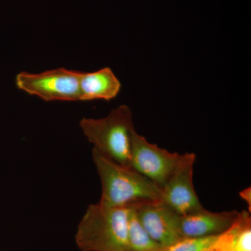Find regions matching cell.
Masks as SVG:
<instances>
[{
    "mask_svg": "<svg viewBox=\"0 0 251 251\" xmlns=\"http://www.w3.org/2000/svg\"><path fill=\"white\" fill-rule=\"evenodd\" d=\"M92 159L101 182L99 202L125 207L136 203L161 201V188L133 168L119 164L94 149Z\"/></svg>",
    "mask_w": 251,
    "mask_h": 251,
    "instance_id": "obj_1",
    "label": "cell"
},
{
    "mask_svg": "<svg viewBox=\"0 0 251 251\" xmlns=\"http://www.w3.org/2000/svg\"><path fill=\"white\" fill-rule=\"evenodd\" d=\"M128 206L91 204L77 226V247L82 251H128Z\"/></svg>",
    "mask_w": 251,
    "mask_h": 251,
    "instance_id": "obj_2",
    "label": "cell"
},
{
    "mask_svg": "<svg viewBox=\"0 0 251 251\" xmlns=\"http://www.w3.org/2000/svg\"><path fill=\"white\" fill-rule=\"evenodd\" d=\"M80 126L94 150L122 166L129 167L130 140L135 130L129 107L122 105L102 119L83 118Z\"/></svg>",
    "mask_w": 251,
    "mask_h": 251,
    "instance_id": "obj_3",
    "label": "cell"
},
{
    "mask_svg": "<svg viewBox=\"0 0 251 251\" xmlns=\"http://www.w3.org/2000/svg\"><path fill=\"white\" fill-rule=\"evenodd\" d=\"M80 72L64 68L41 74L21 72L16 77L19 90L46 101L80 100Z\"/></svg>",
    "mask_w": 251,
    "mask_h": 251,
    "instance_id": "obj_4",
    "label": "cell"
},
{
    "mask_svg": "<svg viewBox=\"0 0 251 251\" xmlns=\"http://www.w3.org/2000/svg\"><path fill=\"white\" fill-rule=\"evenodd\" d=\"M181 155L149 143L135 130L132 132L129 167L160 188L174 171Z\"/></svg>",
    "mask_w": 251,
    "mask_h": 251,
    "instance_id": "obj_5",
    "label": "cell"
},
{
    "mask_svg": "<svg viewBox=\"0 0 251 251\" xmlns=\"http://www.w3.org/2000/svg\"><path fill=\"white\" fill-rule=\"evenodd\" d=\"M195 161V153L181 154L174 171L161 188L162 202L180 216L204 209L193 184Z\"/></svg>",
    "mask_w": 251,
    "mask_h": 251,
    "instance_id": "obj_6",
    "label": "cell"
},
{
    "mask_svg": "<svg viewBox=\"0 0 251 251\" xmlns=\"http://www.w3.org/2000/svg\"><path fill=\"white\" fill-rule=\"evenodd\" d=\"M144 228L161 247H168L182 237L177 228L179 214L161 201L131 204Z\"/></svg>",
    "mask_w": 251,
    "mask_h": 251,
    "instance_id": "obj_7",
    "label": "cell"
},
{
    "mask_svg": "<svg viewBox=\"0 0 251 251\" xmlns=\"http://www.w3.org/2000/svg\"><path fill=\"white\" fill-rule=\"evenodd\" d=\"M237 211L211 212L204 209L188 215L178 216L177 228L184 238L214 237L224 233L237 221Z\"/></svg>",
    "mask_w": 251,
    "mask_h": 251,
    "instance_id": "obj_8",
    "label": "cell"
},
{
    "mask_svg": "<svg viewBox=\"0 0 251 251\" xmlns=\"http://www.w3.org/2000/svg\"><path fill=\"white\" fill-rule=\"evenodd\" d=\"M121 83L109 67L92 73L80 72V100H110L118 95Z\"/></svg>",
    "mask_w": 251,
    "mask_h": 251,
    "instance_id": "obj_9",
    "label": "cell"
},
{
    "mask_svg": "<svg viewBox=\"0 0 251 251\" xmlns=\"http://www.w3.org/2000/svg\"><path fill=\"white\" fill-rule=\"evenodd\" d=\"M127 237L128 251H156L162 248L144 228L131 205L128 206Z\"/></svg>",
    "mask_w": 251,
    "mask_h": 251,
    "instance_id": "obj_10",
    "label": "cell"
},
{
    "mask_svg": "<svg viewBox=\"0 0 251 251\" xmlns=\"http://www.w3.org/2000/svg\"><path fill=\"white\" fill-rule=\"evenodd\" d=\"M233 249L234 251H251V219L249 211H242L239 214Z\"/></svg>",
    "mask_w": 251,
    "mask_h": 251,
    "instance_id": "obj_11",
    "label": "cell"
},
{
    "mask_svg": "<svg viewBox=\"0 0 251 251\" xmlns=\"http://www.w3.org/2000/svg\"><path fill=\"white\" fill-rule=\"evenodd\" d=\"M217 236L202 238H182L168 247L156 251H204L215 240Z\"/></svg>",
    "mask_w": 251,
    "mask_h": 251,
    "instance_id": "obj_12",
    "label": "cell"
},
{
    "mask_svg": "<svg viewBox=\"0 0 251 251\" xmlns=\"http://www.w3.org/2000/svg\"><path fill=\"white\" fill-rule=\"evenodd\" d=\"M238 219L226 232L218 235L215 240L204 251H234L233 243L238 227Z\"/></svg>",
    "mask_w": 251,
    "mask_h": 251,
    "instance_id": "obj_13",
    "label": "cell"
},
{
    "mask_svg": "<svg viewBox=\"0 0 251 251\" xmlns=\"http://www.w3.org/2000/svg\"><path fill=\"white\" fill-rule=\"evenodd\" d=\"M239 196L240 197L247 203L248 206L249 207V212L251 213V188H246V189L243 190L239 193Z\"/></svg>",
    "mask_w": 251,
    "mask_h": 251,
    "instance_id": "obj_14",
    "label": "cell"
}]
</instances>
